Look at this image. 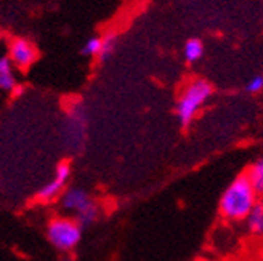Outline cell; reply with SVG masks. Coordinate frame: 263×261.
<instances>
[{"instance_id":"obj_3","label":"cell","mask_w":263,"mask_h":261,"mask_svg":"<svg viewBox=\"0 0 263 261\" xmlns=\"http://www.w3.org/2000/svg\"><path fill=\"white\" fill-rule=\"evenodd\" d=\"M212 95V85L204 79H194L181 90L177 103V117L181 127H190Z\"/></svg>"},{"instance_id":"obj_15","label":"cell","mask_w":263,"mask_h":261,"mask_svg":"<svg viewBox=\"0 0 263 261\" xmlns=\"http://www.w3.org/2000/svg\"><path fill=\"white\" fill-rule=\"evenodd\" d=\"M61 261H74V259H72V258H69V256H64Z\"/></svg>"},{"instance_id":"obj_9","label":"cell","mask_w":263,"mask_h":261,"mask_svg":"<svg viewBox=\"0 0 263 261\" xmlns=\"http://www.w3.org/2000/svg\"><path fill=\"white\" fill-rule=\"evenodd\" d=\"M246 176L251 181V185L255 189L258 197L263 199V157L251 164V167H249L246 172Z\"/></svg>"},{"instance_id":"obj_11","label":"cell","mask_w":263,"mask_h":261,"mask_svg":"<svg viewBox=\"0 0 263 261\" xmlns=\"http://www.w3.org/2000/svg\"><path fill=\"white\" fill-rule=\"evenodd\" d=\"M117 47V35L116 34H106L104 37H101V51H100V61H106L112 56V53L116 51Z\"/></svg>"},{"instance_id":"obj_10","label":"cell","mask_w":263,"mask_h":261,"mask_svg":"<svg viewBox=\"0 0 263 261\" xmlns=\"http://www.w3.org/2000/svg\"><path fill=\"white\" fill-rule=\"evenodd\" d=\"M183 55H185V59L188 63H194L197 59H201V56L204 55V45L199 38H190V41L185 44V48H183Z\"/></svg>"},{"instance_id":"obj_1","label":"cell","mask_w":263,"mask_h":261,"mask_svg":"<svg viewBox=\"0 0 263 261\" xmlns=\"http://www.w3.org/2000/svg\"><path fill=\"white\" fill-rule=\"evenodd\" d=\"M258 200L260 197L244 173L236 176L228 185V188L223 191L218 210L225 221L239 223V221H244L247 218V215L252 212V208Z\"/></svg>"},{"instance_id":"obj_5","label":"cell","mask_w":263,"mask_h":261,"mask_svg":"<svg viewBox=\"0 0 263 261\" xmlns=\"http://www.w3.org/2000/svg\"><path fill=\"white\" fill-rule=\"evenodd\" d=\"M71 179V165L69 162H60L55 168V173L45 185L39 189L37 199L41 202H53L61 197V194L68 188Z\"/></svg>"},{"instance_id":"obj_14","label":"cell","mask_w":263,"mask_h":261,"mask_svg":"<svg viewBox=\"0 0 263 261\" xmlns=\"http://www.w3.org/2000/svg\"><path fill=\"white\" fill-rule=\"evenodd\" d=\"M241 261H263V258H257V256H249V258H244Z\"/></svg>"},{"instance_id":"obj_4","label":"cell","mask_w":263,"mask_h":261,"mask_svg":"<svg viewBox=\"0 0 263 261\" xmlns=\"http://www.w3.org/2000/svg\"><path fill=\"white\" fill-rule=\"evenodd\" d=\"M82 231L84 228L72 216H55L45 228L48 242L63 253H69L76 249L82 240Z\"/></svg>"},{"instance_id":"obj_13","label":"cell","mask_w":263,"mask_h":261,"mask_svg":"<svg viewBox=\"0 0 263 261\" xmlns=\"http://www.w3.org/2000/svg\"><path fill=\"white\" fill-rule=\"evenodd\" d=\"M246 90L249 91V93H258V91H261L263 90V75L252 77V79L247 82Z\"/></svg>"},{"instance_id":"obj_8","label":"cell","mask_w":263,"mask_h":261,"mask_svg":"<svg viewBox=\"0 0 263 261\" xmlns=\"http://www.w3.org/2000/svg\"><path fill=\"white\" fill-rule=\"evenodd\" d=\"M246 231L254 239H263V199H260L252 212L244 219Z\"/></svg>"},{"instance_id":"obj_7","label":"cell","mask_w":263,"mask_h":261,"mask_svg":"<svg viewBox=\"0 0 263 261\" xmlns=\"http://www.w3.org/2000/svg\"><path fill=\"white\" fill-rule=\"evenodd\" d=\"M18 87L16 68L13 66L8 56H0V90L11 93Z\"/></svg>"},{"instance_id":"obj_12","label":"cell","mask_w":263,"mask_h":261,"mask_svg":"<svg viewBox=\"0 0 263 261\" xmlns=\"http://www.w3.org/2000/svg\"><path fill=\"white\" fill-rule=\"evenodd\" d=\"M101 51V37H90L82 47V53L85 56H100Z\"/></svg>"},{"instance_id":"obj_2","label":"cell","mask_w":263,"mask_h":261,"mask_svg":"<svg viewBox=\"0 0 263 261\" xmlns=\"http://www.w3.org/2000/svg\"><path fill=\"white\" fill-rule=\"evenodd\" d=\"M60 207L66 213H69L82 228L91 226L100 218L101 208L87 189L72 186L66 188L60 197Z\"/></svg>"},{"instance_id":"obj_6","label":"cell","mask_w":263,"mask_h":261,"mask_svg":"<svg viewBox=\"0 0 263 261\" xmlns=\"http://www.w3.org/2000/svg\"><path fill=\"white\" fill-rule=\"evenodd\" d=\"M8 58L16 69H29L37 59L35 45L23 37H15L8 45Z\"/></svg>"}]
</instances>
